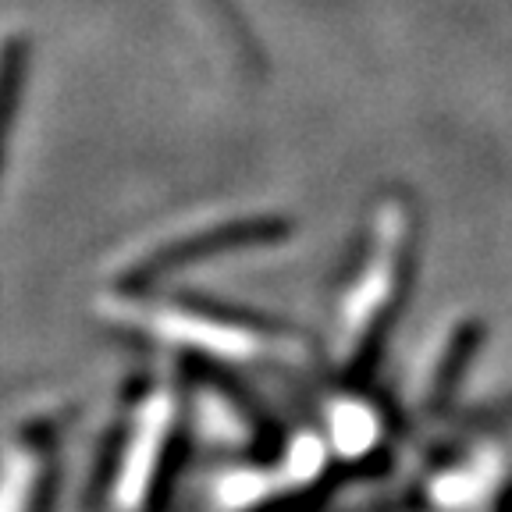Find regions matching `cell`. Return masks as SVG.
Listing matches in <instances>:
<instances>
[{
    "instance_id": "cell-1",
    "label": "cell",
    "mask_w": 512,
    "mask_h": 512,
    "mask_svg": "<svg viewBox=\"0 0 512 512\" xmlns=\"http://www.w3.org/2000/svg\"><path fill=\"white\" fill-rule=\"evenodd\" d=\"M125 320L139 324L143 331L157 338H168L185 349L207 352L217 360H256L267 352V338L260 331L246 328V324H232V320H214L203 317L196 310H178V306H157V310H143L132 306L128 313H121Z\"/></svg>"
},
{
    "instance_id": "cell-2",
    "label": "cell",
    "mask_w": 512,
    "mask_h": 512,
    "mask_svg": "<svg viewBox=\"0 0 512 512\" xmlns=\"http://www.w3.org/2000/svg\"><path fill=\"white\" fill-rule=\"evenodd\" d=\"M402 217L392 221V232L381 242V253L370 260L367 267L356 278V288L345 299V320H342V335L345 345H360L356 338L367 328H374V320L381 317V306L392 296V281H395V256H402ZM338 335V338H342Z\"/></svg>"
},
{
    "instance_id": "cell-3",
    "label": "cell",
    "mask_w": 512,
    "mask_h": 512,
    "mask_svg": "<svg viewBox=\"0 0 512 512\" xmlns=\"http://www.w3.org/2000/svg\"><path fill=\"white\" fill-rule=\"evenodd\" d=\"M168 424H171V409H168V399L157 395V399L146 406L143 420H139V431L128 445V456H125V466H121V502L125 505H136L139 498L146 495L150 488V477L157 470V452L164 448V434H168Z\"/></svg>"
},
{
    "instance_id": "cell-4",
    "label": "cell",
    "mask_w": 512,
    "mask_h": 512,
    "mask_svg": "<svg viewBox=\"0 0 512 512\" xmlns=\"http://www.w3.org/2000/svg\"><path fill=\"white\" fill-rule=\"evenodd\" d=\"M374 427V413L360 402H338L331 413V434H335V445L345 452H363L374 441Z\"/></svg>"
}]
</instances>
